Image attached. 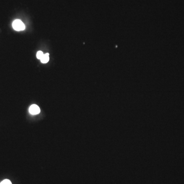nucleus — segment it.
Here are the masks:
<instances>
[{"label": "nucleus", "instance_id": "nucleus-1", "mask_svg": "<svg viewBox=\"0 0 184 184\" xmlns=\"http://www.w3.org/2000/svg\"><path fill=\"white\" fill-rule=\"evenodd\" d=\"M13 27L16 31H22L25 29V26L20 20H16L13 21Z\"/></svg>", "mask_w": 184, "mask_h": 184}, {"label": "nucleus", "instance_id": "nucleus-2", "mask_svg": "<svg viewBox=\"0 0 184 184\" xmlns=\"http://www.w3.org/2000/svg\"><path fill=\"white\" fill-rule=\"evenodd\" d=\"M29 111L31 114L34 115L38 114L41 112V110L37 105H33L30 107Z\"/></svg>", "mask_w": 184, "mask_h": 184}, {"label": "nucleus", "instance_id": "nucleus-3", "mask_svg": "<svg viewBox=\"0 0 184 184\" xmlns=\"http://www.w3.org/2000/svg\"><path fill=\"white\" fill-rule=\"evenodd\" d=\"M49 60V53H46L45 54L43 55V57H42L41 59V61L43 64H46L47 63Z\"/></svg>", "mask_w": 184, "mask_h": 184}, {"label": "nucleus", "instance_id": "nucleus-4", "mask_svg": "<svg viewBox=\"0 0 184 184\" xmlns=\"http://www.w3.org/2000/svg\"><path fill=\"white\" fill-rule=\"evenodd\" d=\"M43 55H44V54H43V52L41 51H39L38 52V53L36 54V57H37V59L41 60L42 57H43Z\"/></svg>", "mask_w": 184, "mask_h": 184}, {"label": "nucleus", "instance_id": "nucleus-5", "mask_svg": "<svg viewBox=\"0 0 184 184\" xmlns=\"http://www.w3.org/2000/svg\"><path fill=\"white\" fill-rule=\"evenodd\" d=\"M0 184H12L11 181L8 180H5L2 181Z\"/></svg>", "mask_w": 184, "mask_h": 184}]
</instances>
